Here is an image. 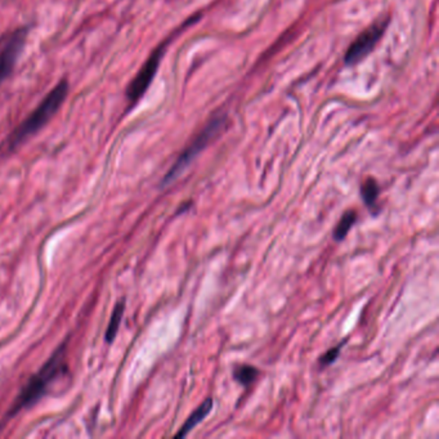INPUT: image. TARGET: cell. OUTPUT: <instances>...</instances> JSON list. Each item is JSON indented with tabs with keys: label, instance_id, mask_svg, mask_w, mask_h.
<instances>
[{
	"label": "cell",
	"instance_id": "obj_11",
	"mask_svg": "<svg viewBox=\"0 0 439 439\" xmlns=\"http://www.w3.org/2000/svg\"><path fill=\"white\" fill-rule=\"evenodd\" d=\"M233 379L238 384H241L243 387H249L254 380L258 377L259 371L257 367L250 366V365H243L238 366L233 370Z\"/></svg>",
	"mask_w": 439,
	"mask_h": 439
},
{
	"label": "cell",
	"instance_id": "obj_12",
	"mask_svg": "<svg viewBox=\"0 0 439 439\" xmlns=\"http://www.w3.org/2000/svg\"><path fill=\"white\" fill-rule=\"evenodd\" d=\"M345 342H343L342 344H339V345H336V347H333L330 350H327L325 354H322L321 358H319V366L321 367H327L330 366L331 364H333L338 357H339V354H340V350L343 348V344Z\"/></svg>",
	"mask_w": 439,
	"mask_h": 439
},
{
	"label": "cell",
	"instance_id": "obj_9",
	"mask_svg": "<svg viewBox=\"0 0 439 439\" xmlns=\"http://www.w3.org/2000/svg\"><path fill=\"white\" fill-rule=\"evenodd\" d=\"M361 196L364 199V203H366L367 208L374 210L377 197H379V185L374 178L368 177L362 182Z\"/></svg>",
	"mask_w": 439,
	"mask_h": 439
},
{
	"label": "cell",
	"instance_id": "obj_5",
	"mask_svg": "<svg viewBox=\"0 0 439 439\" xmlns=\"http://www.w3.org/2000/svg\"><path fill=\"white\" fill-rule=\"evenodd\" d=\"M29 30L21 27L10 34L0 49V85L8 78L24 50Z\"/></svg>",
	"mask_w": 439,
	"mask_h": 439
},
{
	"label": "cell",
	"instance_id": "obj_7",
	"mask_svg": "<svg viewBox=\"0 0 439 439\" xmlns=\"http://www.w3.org/2000/svg\"><path fill=\"white\" fill-rule=\"evenodd\" d=\"M213 403H214V402H213L212 398L205 399L203 403L197 407L195 411L189 415V417L186 420V423L182 425V428H180L178 433L175 434V438H183V437H186L189 431H192L195 426H197L199 424L201 423L203 419L212 412Z\"/></svg>",
	"mask_w": 439,
	"mask_h": 439
},
{
	"label": "cell",
	"instance_id": "obj_10",
	"mask_svg": "<svg viewBox=\"0 0 439 439\" xmlns=\"http://www.w3.org/2000/svg\"><path fill=\"white\" fill-rule=\"evenodd\" d=\"M124 310H125V305H124V301H120L116 304L114 312H113V316L110 319V324L107 327L106 331V340L107 343L114 342L116 335L119 333V327L122 324V315H124Z\"/></svg>",
	"mask_w": 439,
	"mask_h": 439
},
{
	"label": "cell",
	"instance_id": "obj_8",
	"mask_svg": "<svg viewBox=\"0 0 439 439\" xmlns=\"http://www.w3.org/2000/svg\"><path fill=\"white\" fill-rule=\"evenodd\" d=\"M356 220H357L356 210L350 209V210L344 213L342 220H339V223H338V226L333 228V240L338 243L343 241L348 235L350 228L353 227V224L356 223Z\"/></svg>",
	"mask_w": 439,
	"mask_h": 439
},
{
	"label": "cell",
	"instance_id": "obj_6",
	"mask_svg": "<svg viewBox=\"0 0 439 439\" xmlns=\"http://www.w3.org/2000/svg\"><path fill=\"white\" fill-rule=\"evenodd\" d=\"M163 48L154 50L151 57L147 59L143 67L139 70L138 75L131 80V85L127 89V98L131 105H136L141 98L145 96L148 87L154 80V75L160 66L163 57Z\"/></svg>",
	"mask_w": 439,
	"mask_h": 439
},
{
	"label": "cell",
	"instance_id": "obj_2",
	"mask_svg": "<svg viewBox=\"0 0 439 439\" xmlns=\"http://www.w3.org/2000/svg\"><path fill=\"white\" fill-rule=\"evenodd\" d=\"M66 368V345L62 344L52 357L49 358L47 364L41 367V371L34 375L31 380L20 393L15 403L10 407L9 416L16 415L24 408L34 406L39 399L45 394V391L50 387V384L57 379L58 376L64 374Z\"/></svg>",
	"mask_w": 439,
	"mask_h": 439
},
{
	"label": "cell",
	"instance_id": "obj_1",
	"mask_svg": "<svg viewBox=\"0 0 439 439\" xmlns=\"http://www.w3.org/2000/svg\"><path fill=\"white\" fill-rule=\"evenodd\" d=\"M67 94H69V82L64 79L49 92L30 116L10 136L9 147L15 148L20 146L21 143H24V141H27L30 137H33L34 134L41 131L43 127H45L53 119V116L59 111V108L62 107L67 98Z\"/></svg>",
	"mask_w": 439,
	"mask_h": 439
},
{
	"label": "cell",
	"instance_id": "obj_3",
	"mask_svg": "<svg viewBox=\"0 0 439 439\" xmlns=\"http://www.w3.org/2000/svg\"><path fill=\"white\" fill-rule=\"evenodd\" d=\"M224 124H226V116H223V115L215 116L214 119L208 122L206 127L203 128V131L194 139V142L185 150V152L179 156L178 160L171 166L168 174L164 177L161 185L168 186L178 177H180L191 165V163L195 160L197 154H200L203 148L217 137V134H220V131L223 129Z\"/></svg>",
	"mask_w": 439,
	"mask_h": 439
},
{
	"label": "cell",
	"instance_id": "obj_4",
	"mask_svg": "<svg viewBox=\"0 0 439 439\" xmlns=\"http://www.w3.org/2000/svg\"><path fill=\"white\" fill-rule=\"evenodd\" d=\"M389 24V20L384 18L382 21H376L366 29L364 33L358 36L345 55V64L347 65H356L359 61L370 55V52L375 48L377 41L382 39V34L385 31L387 26Z\"/></svg>",
	"mask_w": 439,
	"mask_h": 439
}]
</instances>
